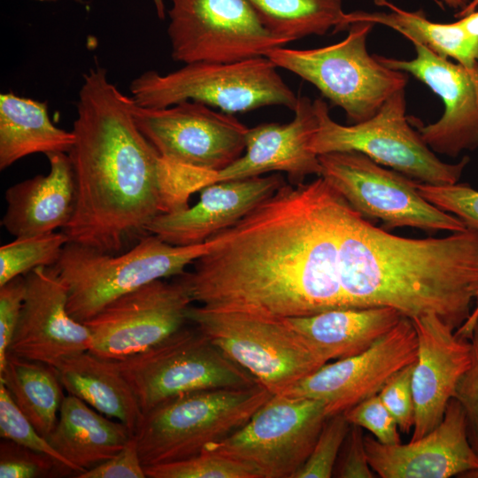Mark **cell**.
Returning <instances> with one entry per match:
<instances>
[{
  "mask_svg": "<svg viewBox=\"0 0 478 478\" xmlns=\"http://www.w3.org/2000/svg\"><path fill=\"white\" fill-rule=\"evenodd\" d=\"M350 204L321 176L285 182L208 240L187 281L202 306L287 319L350 308L339 247Z\"/></svg>",
  "mask_w": 478,
  "mask_h": 478,
  "instance_id": "6da1fadb",
  "label": "cell"
},
{
  "mask_svg": "<svg viewBox=\"0 0 478 478\" xmlns=\"http://www.w3.org/2000/svg\"><path fill=\"white\" fill-rule=\"evenodd\" d=\"M134 101L96 66L84 74L68 152L76 189L69 242L120 253L148 235L163 213L162 158L139 130Z\"/></svg>",
  "mask_w": 478,
  "mask_h": 478,
  "instance_id": "7a4b0ae2",
  "label": "cell"
},
{
  "mask_svg": "<svg viewBox=\"0 0 478 478\" xmlns=\"http://www.w3.org/2000/svg\"><path fill=\"white\" fill-rule=\"evenodd\" d=\"M339 266L350 308L390 307L409 319L436 314L456 330L478 292V229L407 238L375 227L351 207Z\"/></svg>",
  "mask_w": 478,
  "mask_h": 478,
  "instance_id": "3957f363",
  "label": "cell"
},
{
  "mask_svg": "<svg viewBox=\"0 0 478 478\" xmlns=\"http://www.w3.org/2000/svg\"><path fill=\"white\" fill-rule=\"evenodd\" d=\"M210 246V240L173 245L148 234L128 250L112 254L68 242L54 266L67 289L70 315L84 323L124 294L183 274Z\"/></svg>",
  "mask_w": 478,
  "mask_h": 478,
  "instance_id": "277c9868",
  "label": "cell"
},
{
  "mask_svg": "<svg viewBox=\"0 0 478 478\" xmlns=\"http://www.w3.org/2000/svg\"><path fill=\"white\" fill-rule=\"evenodd\" d=\"M273 396L261 383L190 392L143 413L135 432L143 466L182 460L242 428Z\"/></svg>",
  "mask_w": 478,
  "mask_h": 478,
  "instance_id": "5b68a950",
  "label": "cell"
},
{
  "mask_svg": "<svg viewBox=\"0 0 478 478\" xmlns=\"http://www.w3.org/2000/svg\"><path fill=\"white\" fill-rule=\"evenodd\" d=\"M266 57L234 62H194L173 72L150 70L135 78L131 97L142 107L163 108L196 101L232 114L267 105L294 111L298 96Z\"/></svg>",
  "mask_w": 478,
  "mask_h": 478,
  "instance_id": "8992f818",
  "label": "cell"
},
{
  "mask_svg": "<svg viewBox=\"0 0 478 478\" xmlns=\"http://www.w3.org/2000/svg\"><path fill=\"white\" fill-rule=\"evenodd\" d=\"M313 105L318 125L311 149L317 155L360 152L419 182L438 186L459 182L469 161L464 157L445 163L436 155L406 115L405 89L391 95L373 117L351 125L335 122L321 98Z\"/></svg>",
  "mask_w": 478,
  "mask_h": 478,
  "instance_id": "52a82bcc",
  "label": "cell"
},
{
  "mask_svg": "<svg viewBox=\"0 0 478 478\" xmlns=\"http://www.w3.org/2000/svg\"><path fill=\"white\" fill-rule=\"evenodd\" d=\"M373 27L366 22L354 23L339 42L309 50L282 46L266 57L315 86L352 124L362 122L408 81L407 73L387 67L375 54H369L366 41Z\"/></svg>",
  "mask_w": 478,
  "mask_h": 478,
  "instance_id": "ba28073f",
  "label": "cell"
},
{
  "mask_svg": "<svg viewBox=\"0 0 478 478\" xmlns=\"http://www.w3.org/2000/svg\"><path fill=\"white\" fill-rule=\"evenodd\" d=\"M188 320L273 395L326 364L285 319L190 306Z\"/></svg>",
  "mask_w": 478,
  "mask_h": 478,
  "instance_id": "9c48e42d",
  "label": "cell"
},
{
  "mask_svg": "<svg viewBox=\"0 0 478 478\" xmlns=\"http://www.w3.org/2000/svg\"><path fill=\"white\" fill-rule=\"evenodd\" d=\"M117 361L143 413L183 394L258 383L196 326H184L151 348Z\"/></svg>",
  "mask_w": 478,
  "mask_h": 478,
  "instance_id": "30bf717a",
  "label": "cell"
},
{
  "mask_svg": "<svg viewBox=\"0 0 478 478\" xmlns=\"http://www.w3.org/2000/svg\"><path fill=\"white\" fill-rule=\"evenodd\" d=\"M327 418L320 400L273 395L242 428L203 451L239 461L259 478H293Z\"/></svg>",
  "mask_w": 478,
  "mask_h": 478,
  "instance_id": "8fae6325",
  "label": "cell"
},
{
  "mask_svg": "<svg viewBox=\"0 0 478 478\" xmlns=\"http://www.w3.org/2000/svg\"><path fill=\"white\" fill-rule=\"evenodd\" d=\"M321 174L357 212L387 227L458 232L467 227L458 217L425 199L416 181L357 151L319 155Z\"/></svg>",
  "mask_w": 478,
  "mask_h": 478,
  "instance_id": "7c38bea8",
  "label": "cell"
},
{
  "mask_svg": "<svg viewBox=\"0 0 478 478\" xmlns=\"http://www.w3.org/2000/svg\"><path fill=\"white\" fill-rule=\"evenodd\" d=\"M167 34L176 62H234L289 43L268 30L248 0H171Z\"/></svg>",
  "mask_w": 478,
  "mask_h": 478,
  "instance_id": "4fadbf2b",
  "label": "cell"
},
{
  "mask_svg": "<svg viewBox=\"0 0 478 478\" xmlns=\"http://www.w3.org/2000/svg\"><path fill=\"white\" fill-rule=\"evenodd\" d=\"M192 302L182 274L124 294L84 322L92 337L89 351L112 360L144 351L184 327Z\"/></svg>",
  "mask_w": 478,
  "mask_h": 478,
  "instance_id": "5bb4252c",
  "label": "cell"
},
{
  "mask_svg": "<svg viewBox=\"0 0 478 478\" xmlns=\"http://www.w3.org/2000/svg\"><path fill=\"white\" fill-rule=\"evenodd\" d=\"M132 114L143 135L170 161L218 172L245 150L249 128L231 114L199 102L188 100L163 108L134 102Z\"/></svg>",
  "mask_w": 478,
  "mask_h": 478,
  "instance_id": "9a60e30c",
  "label": "cell"
},
{
  "mask_svg": "<svg viewBox=\"0 0 478 478\" xmlns=\"http://www.w3.org/2000/svg\"><path fill=\"white\" fill-rule=\"evenodd\" d=\"M413 45L412 59L375 54L382 64L412 75L442 99L444 109L438 120L424 126L410 119L412 124L435 153L457 157L478 149V63L467 67L422 44Z\"/></svg>",
  "mask_w": 478,
  "mask_h": 478,
  "instance_id": "2e32d148",
  "label": "cell"
},
{
  "mask_svg": "<svg viewBox=\"0 0 478 478\" xmlns=\"http://www.w3.org/2000/svg\"><path fill=\"white\" fill-rule=\"evenodd\" d=\"M416 356L413 324L403 317L363 352L324 364L283 394L322 401L328 418L378 394L395 373L414 363Z\"/></svg>",
  "mask_w": 478,
  "mask_h": 478,
  "instance_id": "e0dca14e",
  "label": "cell"
},
{
  "mask_svg": "<svg viewBox=\"0 0 478 478\" xmlns=\"http://www.w3.org/2000/svg\"><path fill=\"white\" fill-rule=\"evenodd\" d=\"M24 277L25 297L8 355L56 368L90 351V331L70 315L67 289L56 267L40 266Z\"/></svg>",
  "mask_w": 478,
  "mask_h": 478,
  "instance_id": "ac0fdd59",
  "label": "cell"
},
{
  "mask_svg": "<svg viewBox=\"0 0 478 478\" xmlns=\"http://www.w3.org/2000/svg\"><path fill=\"white\" fill-rule=\"evenodd\" d=\"M364 439L369 464L382 478H449L478 470L465 412L455 397L441 422L419 439L397 444H383L372 436Z\"/></svg>",
  "mask_w": 478,
  "mask_h": 478,
  "instance_id": "d6986e66",
  "label": "cell"
},
{
  "mask_svg": "<svg viewBox=\"0 0 478 478\" xmlns=\"http://www.w3.org/2000/svg\"><path fill=\"white\" fill-rule=\"evenodd\" d=\"M411 320L417 336L412 377L415 419L411 436L416 440L443 420L459 381L470 367L472 345L436 314Z\"/></svg>",
  "mask_w": 478,
  "mask_h": 478,
  "instance_id": "ffe728a7",
  "label": "cell"
},
{
  "mask_svg": "<svg viewBox=\"0 0 478 478\" xmlns=\"http://www.w3.org/2000/svg\"><path fill=\"white\" fill-rule=\"evenodd\" d=\"M291 121L264 123L249 128L245 153L226 168L215 172L213 183L259 176L270 172L287 173L291 184L311 174L320 176L319 155L311 149L318 119L313 102L298 96Z\"/></svg>",
  "mask_w": 478,
  "mask_h": 478,
  "instance_id": "44dd1931",
  "label": "cell"
},
{
  "mask_svg": "<svg viewBox=\"0 0 478 478\" xmlns=\"http://www.w3.org/2000/svg\"><path fill=\"white\" fill-rule=\"evenodd\" d=\"M284 183L279 173L215 182L201 190L195 205L158 215L148 233L173 245L204 243L235 225Z\"/></svg>",
  "mask_w": 478,
  "mask_h": 478,
  "instance_id": "7402d4cb",
  "label": "cell"
},
{
  "mask_svg": "<svg viewBox=\"0 0 478 478\" xmlns=\"http://www.w3.org/2000/svg\"><path fill=\"white\" fill-rule=\"evenodd\" d=\"M47 174L18 182L5 192L7 208L1 225L16 237L32 236L64 229L73 215L75 180L68 153L46 155Z\"/></svg>",
  "mask_w": 478,
  "mask_h": 478,
  "instance_id": "603a6c76",
  "label": "cell"
},
{
  "mask_svg": "<svg viewBox=\"0 0 478 478\" xmlns=\"http://www.w3.org/2000/svg\"><path fill=\"white\" fill-rule=\"evenodd\" d=\"M405 316L384 306L338 308L285 319L325 363L359 354Z\"/></svg>",
  "mask_w": 478,
  "mask_h": 478,
  "instance_id": "cb8c5ba5",
  "label": "cell"
},
{
  "mask_svg": "<svg viewBox=\"0 0 478 478\" xmlns=\"http://www.w3.org/2000/svg\"><path fill=\"white\" fill-rule=\"evenodd\" d=\"M133 436L122 422L112 420L68 394L47 439L80 474L112 458Z\"/></svg>",
  "mask_w": 478,
  "mask_h": 478,
  "instance_id": "d4e9b609",
  "label": "cell"
},
{
  "mask_svg": "<svg viewBox=\"0 0 478 478\" xmlns=\"http://www.w3.org/2000/svg\"><path fill=\"white\" fill-rule=\"evenodd\" d=\"M64 389L103 415L126 425L134 434L143 412L117 360L91 351L70 357L56 367Z\"/></svg>",
  "mask_w": 478,
  "mask_h": 478,
  "instance_id": "484cf974",
  "label": "cell"
},
{
  "mask_svg": "<svg viewBox=\"0 0 478 478\" xmlns=\"http://www.w3.org/2000/svg\"><path fill=\"white\" fill-rule=\"evenodd\" d=\"M74 143L73 131L51 121L47 102L0 95V169L31 154L68 153Z\"/></svg>",
  "mask_w": 478,
  "mask_h": 478,
  "instance_id": "4316f807",
  "label": "cell"
},
{
  "mask_svg": "<svg viewBox=\"0 0 478 478\" xmlns=\"http://www.w3.org/2000/svg\"><path fill=\"white\" fill-rule=\"evenodd\" d=\"M374 4L388 12H346V27L358 22L382 25L401 34L412 43L422 44L465 66L472 67L478 63V36L466 31L459 20L437 23L429 20L421 11L409 12L389 0H374Z\"/></svg>",
  "mask_w": 478,
  "mask_h": 478,
  "instance_id": "83f0119b",
  "label": "cell"
},
{
  "mask_svg": "<svg viewBox=\"0 0 478 478\" xmlns=\"http://www.w3.org/2000/svg\"><path fill=\"white\" fill-rule=\"evenodd\" d=\"M0 382L37 431L48 438L54 429L65 397L55 367L8 355Z\"/></svg>",
  "mask_w": 478,
  "mask_h": 478,
  "instance_id": "f1b7e54d",
  "label": "cell"
},
{
  "mask_svg": "<svg viewBox=\"0 0 478 478\" xmlns=\"http://www.w3.org/2000/svg\"><path fill=\"white\" fill-rule=\"evenodd\" d=\"M265 27L289 42L346 29L342 0H248Z\"/></svg>",
  "mask_w": 478,
  "mask_h": 478,
  "instance_id": "f546056e",
  "label": "cell"
},
{
  "mask_svg": "<svg viewBox=\"0 0 478 478\" xmlns=\"http://www.w3.org/2000/svg\"><path fill=\"white\" fill-rule=\"evenodd\" d=\"M69 242L66 234H49L16 237L0 248V286L12 279L25 275L40 266H55Z\"/></svg>",
  "mask_w": 478,
  "mask_h": 478,
  "instance_id": "4dcf8cb0",
  "label": "cell"
},
{
  "mask_svg": "<svg viewBox=\"0 0 478 478\" xmlns=\"http://www.w3.org/2000/svg\"><path fill=\"white\" fill-rule=\"evenodd\" d=\"M144 470L149 478H259L248 466L208 451L182 460L144 466Z\"/></svg>",
  "mask_w": 478,
  "mask_h": 478,
  "instance_id": "1f68e13d",
  "label": "cell"
},
{
  "mask_svg": "<svg viewBox=\"0 0 478 478\" xmlns=\"http://www.w3.org/2000/svg\"><path fill=\"white\" fill-rule=\"evenodd\" d=\"M0 436L3 439L12 441L51 458L69 472H75L73 466L53 448L49 440L37 431L32 422L15 404L7 389L1 382Z\"/></svg>",
  "mask_w": 478,
  "mask_h": 478,
  "instance_id": "d6a6232c",
  "label": "cell"
},
{
  "mask_svg": "<svg viewBox=\"0 0 478 478\" xmlns=\"http://www.w3.org/2000/svg\"><path fill=\"white\" fill-rule=\"evenodd\" d=\"M350 426L343 413L327 418L310 455L293 478L333 477L335 465Z\"/></svg>",
  "mask_w": 478,
  "mask_h": 478,
  "instance_id": "836d02e7",
  "label": "cell"
},
{
  "mask_svg": "<svg viewBox=\"0 0 478 478\" xmlns=\"http://www.w3.org/2000/svg\"><path fill=\"white\" fill-rule=\"evenodd\" d=\"M420 195L439 209L478 229V190L467 184L430 185L416 181Z\"/></svg>",
  "mask_w": 478,
  "mask_h": 478,
  "instance_id": "e575fe53",
  "label": "cell"
},
{
  "mask_svg": "<svg viewBox=\"0 0 478 478\" xmlns=\"http://www.w3.org/2000/svg\"><path fill=\"white\" fill-rule=\"evenodd\" d=\"M58 471L69 472L51 458L42 453L36 452L7 439L1 442V478L46 477Z\"/></svg>",
  "mask_w": 478,
  "mask_h": 478,
  "instance_id": "d590c367",
  "label": "cell"
},
{
  "mask_svg": "<svg viewBox=\"0 0 478 478\" xmlns=\"http://www.w3.org/2000/svg\"><path fill=\"white\" fill-rule=\"evenodd\" d=\"M343 415L350 424L366 429L383 444L401 443L398 425L378 394L360 401Z\"/></svg>",
  "mask_w": 478,
  "mask_h": 478,
  "instance_id": "8d00e7d4",
  "label": "cell"
},
{
  "mask_svg": "<svg viewBox=\"0 0 478 478\" xmlns=\"http://www.w3.org/2000/svg\"><path fill=\"white\" fill-rule=\"evenodd\" d=\"M414 363L395 373L378 395L396 420L400 432L408 434L414 426L415 405L412 386Z\"/></svg>",
  "mask_w": 478,
  "mask_h": 478,
  "instance_id": "74e56055",
  "label": "cell"
},
{
  "mask_svg": "<svg viewBox=\"0 0 478 478\" xmlns=\"http://www.w3.org/2000/svg\"><path fill=\"white\" fill-rule=\"evenodd\" d=\"M25 290L24 275L17 276L0 286V372L7 362L9 347L21 313Z\"/></svg>",
  "mask_w": 478,
  "mask_h": 478,
  "instance_id": "f35d334b",
  "label": "cell"
},
{
  "mask_svg": "<svg viewBox=\"0 0 478 478\" xmlns=\"http://www.w3.org/2000/svg\"><path fill=\"white\" fill-rule=\"evenodd\" d=\"M470 342L471 365L459 381L453 397L459 402L464 410L468 439L478 455V323Z\"/></svg>",
  "mask_w": 478,
  "mask_h": 478,
  "instance_id": "ab89813d",
  "label": "cell"
},
{
  "mask_svg": "<svg viewBox=\"0 0 478 478\" xmlns=\"http://www.w3.org/2000/svg\"><path fill=\"white\" fill-rule=\"evenodd\" d=\"M362 429L357 425L351 424L339 451L333 477L374 478L376 476L367 459L365 435Z\"/></svg>",
  "mask_w": 478,
  "mask_h": 478,
  "instance_id": "60d3db41",
  "label": "cell"
},
{
  "mask_svg": "<svg viewBox=\"0 0 478 478\" xmlns=\"http://www.w3.org/2000/svg\"><path fill=\"white\" fill-rule=\"evenodd\" d=\"M77 478H145L135 435L112 458L78 474Z\"/></svg>",
  "mask_w": 478,
  "mask_h": 478,
  "instance_id": "b9f144b4",
  "label": "cell"
},
{
  "mask_svg": "<svg viewBox=\"0 0 478 478\" xmlns=\"http://www.w3.org/2000/svg\"><path fill=\"white\" fill-rule=\"evenodd\" d=\"M475 305L472 309L469 318L465 323L455 330V334L463 339L470 340L478 322V292L475 297Z\"/></svg>",
  "mask_w": 478,
  "mask_h": 478,
  "instance_id": "7bdbcfd3",
  "label": "cell"
},
{
  "mask_svg": "<svg viewBox=\"0 0 478 478\" xmlns=\"http://www.w3.org/2000/svg\"><path fill=\"white\" fill-rule=\"evenodd\" d=\"M470 34L478 36V11L458 19Z\"/></svg>",
  "mask_w": 478,
  "mask_h": 478,
  "instance_id": "ee69618b",
  "label": "cell"
},
{
  "mask_svg": "<svg viewBox=\"0 0 478 478\" xmlns=\"http://www.w3.org/2000/svg\"><path fill=\"white\" fill-rule=\"evenodd\" d=\"M477 9H478V0H471L468 2V4L466 5L464 9L458 12V13L456 14V17H458L459 19L462 18L466 15H468L477 11Z\"/></svg>",
  "mask_w": 478,
  "mask_h": 478,
  "instance_id": "f6af8a7d",
  "label": "cell"
},
{
  "mask_svg": "<svg viewBox=\"0 0 478 478\" xmlns=\"http://www.w3.org/2000/svg\"><path fill=\"white\" fill-rule=\"evenodd\" d=\"M442 2L448 7L459 12L466 7V5L468 4L469 1L467 0H442Z\"/></svg>",
  "mask_w": 478,
  "mask_h": 478,
  "instance_id": "bcb514c9",
  "label": "cell"
},
{
  "mask_svg": "<svg viewBox=\"0 0 478 478\" xmlns=\"http://www.w3.org/2000/svg\"><path fill=\"white\" fill-rule=\"evenodd\" d=\"M81 2V0H76ZM153 3L156 7V11L159 19H163L165 18V5L163 0H153Z\"/></svg>",
  "mask_w": 478,
  "mask_h": 478,
  "instance_id": "7dc6e473",
  "label": "cell"
},
{
  "mask_svg": "<svg viewBox=\"0 0 478 478\" xmlns=\"http://www.w3.org/2000/svg\"><path fill=\"white\" fill-rule=\"evenodd\" d=\"M459 477L464 478H478V470L470 471L467 473H465L464 474L460 475Z\"/></svg>",
  "mask_w": 478,
  "mask_h": 478,
  "instance_id": "c3c4849f",
  "label": "cell"
},
{
  "mask_svg": "<svg viewBox=\"0 0 478 478\" xmlns=\"http://www.w3.org/2000/svg\"><path fill=\"white\" fill-rule=\"evenodd\" d=\"M36 1L48 2V1H56V0H36Z\"/></svg>",
  "mask_w": 478,
  "mask_h": 478,
  "instance_id": "681fc988",
  "label": "cell"
},
{
  "mask_svg": "<svg viewBox=\"0 0 478 478\" xmlns=\"http://www.w3.org/2000/svg\"><path fill=\"white\" fill-rule=\"evenodd\" d=\"M478 323V322H477Z\"/></svg>",
  "mask_w": 478,
  "mask_h": 478,
  "instance_id": "f907efd6",
  "label": "cell"
}]
</instances>
